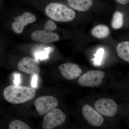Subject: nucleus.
I'll use <instances>...</instances> for the list:
<instances>
[{"label":"nucleus","mask_w":129,"mask_h":129,"mask_svg":"<svg viewBox=\"0 0 129 129\" xmlns=\"http://www.w3.org/2000/svg\"><path fill=\"white\" fill-rule=\"evenodd\" d=\"M58 101L55 97L45 96L37 98L35 102V105L40 115L46 114L55 108L58 105Z\"/></svg>","instance_id":"obj_7"},{"label":"nucleus","mask_w":129,"mask_h":129,"mask_svg":"<svg viewBox=\"0 0 129 129\" xmlns=\"http://www.w3.org/2000/svg\"><path fill=\"white\" fill-rule=\"evenodd\" d=\"M104 52V49L101 48L97 51L95 54H94L95 56V58L92 60L94 61V65L96 66L101 65Z\"/></svg>","instance_id":"obj_17"},{"label":"nucleus","mask_w":129,"mask_h":129,"mask_svg":"<svg viewBox=\"0 0 129 129\" xmlns=\"http://www.w3.org/2000/svg\"><path fill=\"white\" fill-rule=\"evenodd\" d=\"M67 116L61 110L55 108L46 114L43 120L42 127L45 129H52L63 124Z\"/></svg>","instance_id":"obj_4"},{"label":"nucleus","mask_w":129,"mask_h":129,"mask_svg":"<svg viewBox=\"0 0 129 129\" xmlns=\"http://www.w3.org/2000/svg\"><path fill=\"white\" fill-rule=\"evenodd\" d=\"M105 75V73L101 70H90L80 77L78 83L82 86L96 87L102 83Z\"/></svg>","instance_id":"obj_5"},{"label":"nucleus","mask_w":129,"mask_h":129,"mask_svg":"<svg viewBox=\"0 0 129 129\" xmlns=\"http://www.w3.org/2000/svg\"><path fill=\"white\" fill-rule=\"evenodd\" d=\"M9 129H30L31 128L28 125L24 122L19 120H13L9 124Z\"/></svg>","instance_id":"obj_16"},{"label":"nucleus","mask_w":129,"mask_h":129,"mask_svg":"<svg viewBox=\"0 0 129 129\" xmlns=\"http://www.w3.org/2000/svg\"><path fill=\"white\" fill-rule=\"evenodd\" d=\"M68 3L70 7L80 12L88 11L93 5L92 0H68Z\"/></svg>","instance_id":"obj_12"},{"label":"nucleus","mask_w":129,"mask_h":129,"mask_svg":"<svg viewBox=\"0 0 129 129\" xmlns=\"http://www.w3.org/2000/svg\"><path fill=\"white\" fill-rule=\"evenodd\" d=\"M83 116L90 124L98 127L101 125L104 121L102 115L89 105L86 104L82 109Z\"/></svg>","instance_id":"obj_9"},{"label":"nucleus","mask_w":129,"mask_h":129,"mask_svg":"<svg viewBox=\"0 0 129 129\" xmlns=\"http://www.w3.org/2000/svg\"><path fill=\"white\" fill-rule=\"evenodd\" d=\"M115 1L122 5H126L129 3V0H115Z\"/></svg>","instance_id":"obj_21"},{"label":"nucleus","mask_w":129,"mask_h":129,"mask_svg":"<svg viewBox=\"0 0 129 129\" xmlns=\"http://www.w3.org/2000/svg\"><path fill=\"white\" fill-rule=\"evenodd\" d=\"M57 29V25L53 21L48 20L44 25V29L33 32L31 39L38 42L48 44L58 41L59 37L55 33L52 32Z\"/></svg>","instance_id":"obj_3"},{"label":"nucleus","mask_w":129,"mask_h":129,"mask_svg":"<svg viewBox=\"0 0 129 129\" xmlns=\"http://www.w3.org/2000/svg\"><path fill=\"white\" fill-rule=\"evenodd\" d=\"M14 20L15 21L12 24V29L16 34H20L22 32L24 26L35 22L36 17L34 14L26 12L14 18Z\"/></svg>","instance_id":"obj_8"},{"label":"nucleus","mask_w":129,"mask_h":129,"mask_svg":"<svg viewBox=\"0 0 129 129\" xmlns=\"http://www.w3.org/2000/svg\"><path fill=\"white\" fill-rule=\"evenodd\" d=\"M123 25V15L119 12H116L114 14L112 26L115 29H118Z\"/></svg>","instance_id":"obj_15"},{"label":"nucleus","mask_w":129,"mask_h":129,"mask_svg":"<svg viewBox=\"0 0 129 129\" xmlns=\"http://www.w3.org/2000/svg\"><path fill=\"white\" fill-rule=\"evenodd\" d=\"M52 50V48L50 47L46 48L44 51L36 53L35 55L37 59H40V60L47 59L48 58V54Z\"/></svg>","instance_id":"obj_18"},{"label":"nucleus","mask_w":129,"mask_h":129,"mask_svg":"<svg viewBox=\"0 0 129 129\" xmlns=\"http://www.w3.org/2000/svg\"><path fill=\"white\" fill-rule=\"evenodd\" d=\"M36 94V91L33 88L16 85L8 86L3 91L5 99L15 104H22L32 100Z\"/></svg>","instance_id":"obj_1"},{"label":"nucleus","mask_w":129,"mask_h":129,"mask_svg":"<svg viewBox=\"0 0 129 129\" xmlns=\"http://www.w3.org/2000/svg\"><path fill=\"white\" fill-rule=\"evenodd\" d=\"M116 51L120 58L129 62V41H123L119 43L116 47Z\"/></svg>","instance_id":"obj_14"},{"label":"nucleus","mask_w":129,"mask_h":129,"mask_svg":"<svg viewBox=\"0 0 129 129\" xmlns=\"http://www.w3.org/2000/svg\"><path fill=\"white\" fill-rule=\"evenodd\" d=\"M45 13L50 18L58 22H70L76 17V13L74 10L58 3L48 4L46 8Z\"/></svg>","instance_id":"obj_2"},{"label":"nucleus","mask_w":129,"mask_h":129,"mask_svg":"<svg viewBox=\"0 0 129 129\" xmlns=\"http://www.w3.org/2000/svg\"><path fill=\"white\" fill-rule=\"evenodd\" d=\"M91 34L98 39H103L108 37L111 33L110 28L103 24L96 25L91 31Z\"/></svg>","instance_id":"obj_13"},{"label":"nucleus","mask_w":129,"mask_h":129,"mask_svg":"<svg viewBox=\"0 0 129 129\" xmlns=\"http://www.w3.org/2000/svg\"><path fill=\"white\" fill-rule=\"evenodd\" d=\"M17 68L20 71L29 74L39 75L40 73V68L37 61L29 57L22 58L18 63Z\"/></svg>","instance_id":"obj_10"},{"label":"nucleus","mask_w":129,"mask_h":129,"mask_svg":"<svg viewBox=\"0 0 129 129\" xmlns=\"http://www.w3.org/2000/svg\"><path fill=\"white\" fill-rule=\"evenodd\" d=\"M38 75H33L32 77V86L33 88H36L37 86V81H38Z\"/></svg>","instance_id":"obj_19"},{"label":"nucleus","mask_w":129,"mask_h":129,"mask_svg":"<svg viewBox=\"0 0 129 129\" xmlns=\"http://www.w3.org/2000/svg\"><path fill=\"white\" fill-rule=\"evenodd\" d=\"M61 73L65 79L72 80L78 78L82 71L77 64L67 63L61 64L59 67Z\"/></svg>","instance_id":"obj_11"},{"label":"nucleus","mask_w":129,"mask_h":129,"mask_svg":"<svg viewBox=\"0 0 129 129\" xmlns=\"http://www.w3.org/2000/svg\"><path fill=\"white\" fill-rule=\"evenodd\" d=\"M14 83L16 85H18L20 83L21 77L20 75L18 74H16L14 75Z\"/></svg>","instance_id":"obj_20"},{"label":"nucleus","mask_w":129,"mask_h":129,"mask_svg":"<svg viewBox=\"0 0 129 129\" xmlns=\"http://www.w3.org/2000/svg\"><path fill=\"white\" fill-rule=\"evenodd\" d=\"M94 107L98 112L107 117H114L117 113V103L113 99L109 98L98 100L95 103Z\"/></svg>","instance_id":"obj_6"}]
</instances>
